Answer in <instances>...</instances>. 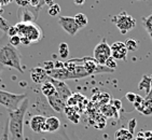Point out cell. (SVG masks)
Returning <instances> with one entry per match:
<instances>
[{
	"mask_svg": "<svg viewBox=\"0 0 152 140\" xmlns=\"http://www.w3.org/2000/svg\"><path fill=\"white\" fill-rule=\"evenodd\" d=\"M0 64L4 67H10L23 73L22 68V55L20 51L9 42V37L7 34L0 38Z\"/></svg>",
	"mask_w": 152,
	"mask_h": 140,
	"instance_id": "1",
	"label": "cell"
},
{
	"mask_svg": "<svg viewBox=\"0 0 152 140\" xmlns=\"http://www.w3.org/2000/svg\"><path fill=\"white\" fill-rule=\"evenodd\" d=\"M29 109V99L26 98L18 109L9 111L8 127L9 134L13 140H25L24 138V119Z\"/></svg>",
	"mask_w": 152,
	"mask_h": 140,
	"instance_id": "2",
	"label": "cell"
},
{
	"mask_svg": "<svg viewBox=\"0 0 152 140\" xmlns=\"http://www.w3.org/2000/svg\"><path fill=\"white\" fill-rule=\"evenodd\" d=\"M20 37H25L30 43H36L42 38V30L36 23H18L15 25Z\"/></svg>",
	"mask_w": 152,
	"mask_h": 140,
	"instance_id": "3",
	"label": "cell"
},
{
	"mask_svg": "<svg viewBox=\"0 0 152 140\" xmlns=\"http://www.w3.org/2000/svg\"><path fill=\"white\" fill-rule=\"evenodd\" d=\"M29 107H31L30 109L34 113L39 114V115H43L45 117H51V115H56V113L49 105L47 98L41 94V92L39 94H36L31 101L29 100Z\"/></svg>",
	"mask_w": 152,
	"mask_h": 140,
	"instance_id": "4",
	"label": "cell"
},
{
	"mask_svg": "<svg viewBox=\"0 0 152 140\" xmlns=\"http://www.w3.org/2000/svg\"><path fill=\"white\" fill-rule=\"evenodd\" d=\"M26 98L27 94H14L0 90V105L6 107L9 111L18 109V107Z\"/></svg>",
	"mask_w": 152,
	"mask_h": 140,
	"instance_id": "5",
	"label": "cell"
},
{
	"mask_svg": "<svg viewBox=\"0 0 152 140\" xmlns=\"http://www.w3.org/2000/svg\"><path fill=\"white\" fill-rule=\"evenodd\" d=\"M112 23L120 30L122 35H125L126 32L131 31L136 26V20L126 12H121L119 14L114 15L112 18Z\"/></svg>",
	"mask_w": 152,
	"mask_h": 140,
	"instance_id": "6",
	"label": "cell"
},
{
	"mask_svg": "<svg viewBox=\"0 0 152 140\" xmlns=\"http://www.w3.org/2000/svg\"><path fill=\"white\" fill-rule=\"evenodd\" d=\"M81 59V64L86 70V72L88 73V76L91 74H98V73H113L115 70L109 69L108 67H106L105 65H99L96 61V59L91 56L88 57H83Z\"/></svg>",
	"mask_w": 152,
	"mask_h": 140,
	"instance_id": "7",
	"label": "cell"
},
{
	"mask_svg": "<svg viewBox=\"0 0 152 140\" xmlns=\"http://www.w3.org/2000/svg\"><path fill=\"white\" fill-rule=\"evenodd\" d=\"M93 57L99 65H105L106 61L109 57H111V49H110V45L107 43L106 39H102V42H99L95 47Z\"/></svg>",
	"mask_w": 152,
	"mask_h": 140,
	"instance_id": "8",
	"label": "cell"
},
{
	"mask_svg": "<svg viewBox=\"0 0 152 140\" xmlns=\"http://www.w3.org/2000/svg\"><path fill=\"white\" fill-rule=\"evenodd\" d=\"M38 8H26V7H20L18 9V18H20V22L22 23H35L36 20H37V16H38Z\"/></svg>",
	"mask_w": 152,
	"mask_h": 140,
	"instance_id": "9",
	"label": "cell"
},
{
	"mask_svg": "<svg viewBox=\"0 0 152 140\" xmlns=\"http://www.w3.org/2000/svg\"><path fill=\"white\" fill-rule=\"evenodd\" d=\"M58 23L61 28L70 36L77 35V32L80 30L79 26L77 25L75 18H71V16H59Z\"/></svg>",
	"mask_w": 152,
	"mask_h": 140,
	"instance_id": "10",
	"label": "cell"
},
{
	"mask_svg": "<svg viewBox=\"0 0 152 140\" xmlns=\"http://www.w3.org/2000/svg\"><path fill=\"white\" fill-rule=\"evenodd\" d=\"M49 80L52 82V84L54 85V88L56 90V93L58 94V96L61 97L64 101H67L69 99V97H71L72 93H71V90L69 88L66 83L64 81H58V80H54L52 78L49 77Z\"/></svg>",
	"mask_w": 152,
	"mask_h": 140,
	"instance_id": "11",
	"label": "cell"
},
{
	"mask_svg": "<svg viewBox=\"0 0 152 140\" xmlns=\"http://www.w3.org/2000/svg\"><path fill=\"white\" fill-rule=\"evenodd\" d=\"M45 119L47 117L39 114H34L29 121V126L34 133L40 134V133H47L45 127Z\"/></svg>",
	"mask_w": 152,
	"mask_h": 140,
	"instance_id": "12",
	"label": "cell"
},
{
	"mask_svg": "<svg viewBox=\"0 0 152 140\" xmlns=\"http://www.w3.org/2000/svg\"><path fill=\"white\" fill-rule=\"evenodd\" d=\"M110 49H111V57H113L115 61H125L126 57H127V52L129 51L126 50V47L124 42H114L110 45Z\"/></svg>",
	"mask_w": 152,
	"mask_h": 140,
	"instance_id": "13",
	"label": "cell"
},
{
	"mask_svg": "<svg viewBox=\"0 0 152 140\" xmlns=\"http://www.w3.org/2000/svg\"><path fill=\"white\" fill-rule=\"evenodd\" d=\"M47 100L49 102L50 107L53 109V111L55 113H63L64 112L65 108H66V101H64V100L61 99L57 93L54 94L53 96L47 98Z\"/></svg>",
	"mask_w": 152,
	"mask_h": 140,
	"instance_id": "14",
	"label": "cell"
},
{
	"mask_svg": "<svg viewBox=\"0 0 152 140\" xmlns=\"http://www.w3.org/2000/svg\"><path fill=\"white\" fill-rule=\"evenodd\" d=\"M30 79L35 84H42L44 81H47L48 73L42 67L37 66L30 70Z\"/></svg>",
	"mask_w": 152,
	"mask_h": 140,
	"instance_id": "15",
	"label": "cell"
},
{
	"mask_svg": "<svg viewBox=\"0 0 152 140\" xmlns=\"http://www.w3.org/2000/svg\"><path fill=\"white\" fill-rule=\"evenodd\" d=\"M48 77H50L54 80H58V81H66V80H71L70 72L64 68H54V69L47 71Z\"/></svg>",
	"mask_w": 152,
	"mask_h": 140,
	"instance_id": "16",
	"label": "cell"
},
{
	"mask_svg": "<svg viewBox=\"0 0 152 140\" xmlns=\"http://www.w3.org/2000/svg\"><path fill=\"white\" fill-rule=\"evenodd\" d=\"M47 133H54L61 128V120L56 115H51L45 119Z\"/></svg>",
	"mask_w": 152,
	"mask_h": 140,
	"instance_id": "17",
	"label": "cell"
},
{
	"mask_svg": "<svg viewBox=\"0 0 152 140\" xmlns=\"http://www.w3.org/2000/svg\"><path fill=\"white\" fill-rule=\"evenodd\" d=\"M40 92L45 98H49V97L53 96L54 94H56L55 88L52 84V82L49 80V77H48L47 81H44L42 84H40Z\"/></svg>",
	"mask_w": 152,
	"mask_h": 140,
	"instance_id": "18",
	"label": "cell"
},
{
	"mask_svg": "<svg viewBox=\"0 0 152 140\" xmlns=\"http://www.w3.org/2000/svg\"><path fill=\"white\" fill-rule=\"evenodd\" d=\"M65 114H66V117L73 123V124H78L80 122V114H79V111L76 110L75 108L72 107H68L66 106V108L64 110Z\"/></svg>",
	"mask_w": 152,
	"mask_h": 140,
	"instance_id": "19",
	"label": "cell"
},
{
	"mask_svg": "<svg viewBox=\"0 0 152 140\" xmlns=\"http://www.w3.org/2000/svg\"><path fill=\"white\" fill-rule=\"evenodd\" d=\"M85 77H88V73L86 72V70L84 69V67L82 66L81 59H80L79 65H77V67L75 68V70H73L72 72H70V78L71 79H82V78H85Z\"/></svg>",
	"mask_w": 152,
	"mask_h": 140,
	"instance_id": "20",
	"label": "cell"
},
{
	"mask_svg": "<svg viewBox=\"0 0 152 140\" xmlns=\"http://www.w3.org/2000/svg\"><path fill=\"white\" fill-rule=\"evenodd\" d=\"M134 136L127 128H120L118 129L114 134V140H133Z\"/></svg>",
	"mask_w": 152,
	"mask_h": 140,
	"instance_id": "21",
	"label": "cell"
},
{
	"mask_svg": "<svg viewBox=\"0 0 152 140\" xmlns=\"http://www.w3.org/2000/svg\"><path fill=\"white\" fill-rule=\"evenodd\" d=\"M137 111H139L141 114L143 115H147V117H149V115H152V101L150 100H147L143 98V101L141 102V105L136 109Z\"/></svg>",
	"mask_w": 152,
	"mask_h": 140,
	"instance_id": "22",
	"label": "cell"
},
{
	"mask_svg": "<svg viewBox=\"0 0 152 140\" xmlns=\"http://www.w3.org/2000/svg\"><path fill=\"white\" fill-rule=\"evenodd\" d=\"M151 77L150 76H143L141 78L139 84H138V90H145L147 94L149 93V90H151Z\"/></svg>",
	"mask_w": 152,
	"mask_h": 140,
	"instance_id": "23",
	"label": "cell"
},
{
	"mask_svg": "<svg viewBox=\"0 0 152 140\" xmlns=\"http://www.w3.org/2000/svg\"><path fill=\"white\" fill-rule=\"evenodd\" d=\"M75 18L77 25L79 26L80 29H81V28H84L88 23V16H86L85 14H83V13H78V14L75 15V18Z\"/></svg>",
	"mask_w": 152,
	"mask_h": 140,
	"instance_id": "24",
	"label": "cell"
},
{
	"mask_svg": "<svg viewBox=\"0 0 152 140\" xmlns=\"http://www.w3.org/2000/svg\"><path fill=\"white\" fill-rule=\"evenodd\" d=\"M142 26L148 32V35L150 36L152 41V14H150L147 18H142Z\"/></svg>",
	"mask_w": 152,
	"mask_h": 140,
	"instance_id": "25",
	"label": "cell"
},
{
	"mask_svg": "<svg viewBox=\"0 0 152 140\" xmlns=\"http://www.w3.org/2000/svg\"><path fill=\"white\" fill-rule=\"evenodd\" d=\"M102 113L108 117H119V114H118V110L114 108V107H112L111 105L106 106L105 108H102Z\"/></svg>",
	"mask_w": 152,
	"mask_h": 140,
	"instance_id": "26",
	"label": "cell"
},
{
	"mask_svg": "<svg viewBox=\"0 0 152 140\" xmlns=\"http://www.w3.org/2000/svg\"><path fill=\"white\" fill-rule=\"evenodd\" d=\"M126 47V50L127 51H132V52H135V51L138 50V47H139V43H138L137 40H135L133 38H129L124 42Z\"/></svg>",
	"mask_w": 152,
	"mask_h": 140,
	"instance_id": "27",
	"label": "cell"
},
{
	"mask_svg": "<svg viewBox=\"0 0 152 140\" xmlns=\"http://www.w3.org/2000/svg\"><path fill=\"white\" fill-rule=\"evenodd\" d=\"M58 54L61 58H67L69 56V47L66 42H61L58 47Z\"/></svg>",
	"mask_w": 152,
	"mask_h": 140,
	"instance_id": "28",
	"label": "cell"
},
{
	"mask_svg": "<svg viewBox=\"0 0 152 140\" xmlns=\"http://www.w3.org/2000/svg\"><path fill=\"white\" fill-rule=\"evenodd\" d=\"M48 12H49V14L51 16H57L59 14V12H61V7L57 3H53V4H51L49 7V11Z\"/></svg>",
	"mask_w": 152,
	"mask_h": 140,
	"instance_id": "29",
	"label": "cell"
},
{
	"mask_svg": "<svg viewBox=\"0 0 152 140\" xmlns=\"http://www.w3.org/2000/svg\"><path fill=\"white\" fill-rule=\"evenodd\" d=\"M105 66L106 67H108L109 69H112V70H115L118 67V65H117V61L113 58V57H109L107 61H106L105 63Z\"/></svg>",
	"mask_w": 152,
	"mask_h": 140,
	"instance_id": "30",
	"label": "cell"
},
{
	"mask_svg": "<svg viewBox=\"0 0 152 140\" xmlns=\"http://www.w3.org/2000/svg\"><path fill=\"white\" fill-rule=\"evenodd\" d=\"M0 140H10V134H9V127H8V122L3 126V131L1 135Z\"/></svg>",
	"mask_w": 152,
	"mask_h": 140,
	"instance_id": "31",
	"label": "cell"
},
{
	"mask_svg": "<svg viewBox=\"0 0 152 140\" xmlns=\"http://www.w3.org/2000/svg\"><path fill=\"white\" fill-rule=\"evenodd\" d=\"M9 42L13 47H18L20 44V36H13V37H9Z\"/></svg>",
	"mask_w": 152,
	"mask_h": 140,
	"instance_id": "32",
	"label": "cell"
},
{
	"mask_svg": "<svg viewBox=\"0 0 152 140\" xmlns=\"http://www.w3.org/2000/svg\"><path fill=\"white\" fill-rule=\"evenodd\" d=\"M42 68H43L45 71H50V70L54 69V63H53V61H44Z\"/></svg>",
	"mask_w": 152,
	"mask_h": 140,
	"instance_id": "33",
	"label": "cell"
},
{
	"mask_svg": "<svg viewBox=\"0 0 152 140\" xmlns=\"http://www.w3.org/2000/svg\"><path fill=\"white\" fill-rule=\"evenodd\" d=\"M6 34H7V36H8V37L18 36V29H16V27H15V25H14V26H10L9 30H8V31H7Z\"/></svg>",
	"mask_w": 152,
	"mask_h": 140,
	"instance_id": "34",
	"label": "cell"
},
{
	"mask_svg": "<svg viewBox=\"0 0 152 140\" xmlns=\"http://www.w3.org/2000/svg\"><path fill=\"white\" fill-rule=\"evenodd\" d=\"M110 105H111L112 107H114V108L117 109L118 111H119L121 108H122V102H121L120 99H114V100H112Z\"/></svg>",
	"mask_w": 152,
	"mask_h": 140,
	"instance_id": "35",
	"label": "cell"
},
{
	"mask_svg": "<svg viewBox=\"0 0 152 140\" xmlns=\"http://www.w3.org/2000/svg\"><path fill=\"white\" fill-rule=\"evenodd\" d=\"M136 95H137V94L133 93V92H129V93H126L125 97H126V99L129 100V101L134 102L135 101V98H136Z\"/></svg>",
	"mask_w": 152,
	"mask_h": 140,
	"instance_id": "36",
	"label": "cell"
},
{
	"mask_svg": "<svg viewBox=\"0 0 152 140\" xmlns=\"http://www.w3.org/2000/svg\"><path fill=\"white\" fill-rule=\"evenodd\" d=\"M136 123H137V122H136V120H135V119H132V120L129 122V128H127V129H129V131H131L132 134L134 133V128L136 127Z\"/></svg>",
	"mask_w": 152,
	"mask_h": 140,
	"instance_id": "37",
	"label": "cell"
},
{
	"mask_svg": "<svg viewBox=\"0 0 152 140\" xmlns=\"http://www.w3.org/2000/svg\"><path fill=\"white\" fill-rule=\"evenodd\" d=\"M143 137L146 140H152V131H147L143 133Z\"/></svg>",
	"mask_w": 152,
	"mask_h": 140,
	"instance_id": "38",
	"label": "cell"
},
{
	"mask_svg": "<svg viewBox=\"0 0 152 140\" xmlns=\"http://www.w3.org/2000/svg\"><path fill=\"white\" fill-rule=\"evenodd\" d=\"M54 68H64V63H61V61H55L54 63Z\"/></svg>",
	"mask_w": 152,
	"mask_h": 140,
	"instance_id": "39",
	"label": "cell"
},
{
	"mask_svg": "<svg viewBox=\"0 0 152 140\" xmlns=\"http://www.w3.org/2000/svg\"><path fill=\"white\" fill-rule=\"evenodd\" d=\"M145 99L150 100V101H152V86H151V90H149V93L147 94L146 97H145Z\"/></svg>",
	"mask_w": 152,
	"mask_h": 140,
	"instance_id": "40",
	"label": "cell"
},
{
	"mask_svg": "<svg viewBox=\"0 0 152 140\" xmlns=\"http://www.w3.org/2000/svg\"><path fill=\"white\" fill-rule=\"evenodd\" d=\"M133 140H146L145 139V137H143V135H142V133H139L138 134V136L136 138H134Z\"/></svg>",
	"mask_w": 152,
	"mask_h": 140,
	"instance_id": "41",
	"label": "cell"
},
{
	"mask_svg": "<svg viewBox=\"0 0 152 140\" xmlns=\"http://www.w3.org/2000/svg\"><path fill=\"white\" fill-rule=\"evenodd\" d=\"M40 2H41V4H42V6H43L44 3H47V4H49V3H50V6L54 3L52 0H40Z\"/></svg>",
	"mask_w": 152,
	"mask_h": 140,
	"instance_id": "42",
	"label": "cell"
},
{
	"mask_svg": "<svg viewBox=\"0 0 152 140\" xmlns=\"http://www.w3.org/2000/svg\"><path fill=\"white\" fill-rule=\"evenodd\" d=\"M73 2L76 3L77 6H82L84 3V0H73Z\"/></svg>",
	"mask_w": 152,
	"mask_h": 140,
	"instance_id": "43",
	"label": "cell"
},
{
	"mask_svg": "<svg viewBox=\"0 0 152 140\" xmlns=\"http://www.w3.org/2000/svg\"><path fill=\"white\" fill-rule=\"evenodd\" d=\"M3 68H4V66H3V65L0 64V73H1V71H2V70H3Z\"/></svg>",
	"mask_w": 152,
	"mask_h": 140,
	"instance_id": "44",
	"label": "cell"
},
{
	"mask_svg": "<svg viewBox=\"0 0 152 140\" xmlns=\"http://www.w3.org/2000/svg\"><path fill=\"white\" fill-rule=\"evenodd\" d=\"M148 3H149V6H152V0H147Z\"/></svg>",
	"mask_w": 152,
	"mask_h": 140,
	"instance_id": "45",
	"label": "cell"
},
{
	"mask_svg": "<svg viewBox=\"0 0 152 140\" xmlns=\"http://www.w3.org/2000/svg\"><path fill=\"white\" fill-rule=\"evenodd\" d=\"M150 77H151V85H152V74H151Z\"/></svg>",
	"mask_w": 152,
	"mask_h": 140,
	"instance_id": "46",
	"label": "cell"
},
{
	"mask_svg": "<svg viewBox=\"0 0 152 140\" xmlns=\"http://www.w3.org/2000/svg\"><path fill=\"white\" fill-rule=\"evenodd\" d=\"M73 140H78V139H77V138H76V137H73Z\"/></svg>",
	"mask_w": 152,
	"mask_h": 140,
	"instance_id": "47",
	"label": "cell"
},
{
	"mask_svg": "<svg viewBox=\"0 0 152 140\" xmlns=\"http://www.w3.org/2000/svg\"><path fill=\"white\" fill-rule=\"evenodd\" d=\"M0 6H1V4H0Z\"/></svg>",
	"mask_w": 152,
	"mask_h": 140,
	"instance_id": "48",
	"label": "cell"
}]
</instances>
